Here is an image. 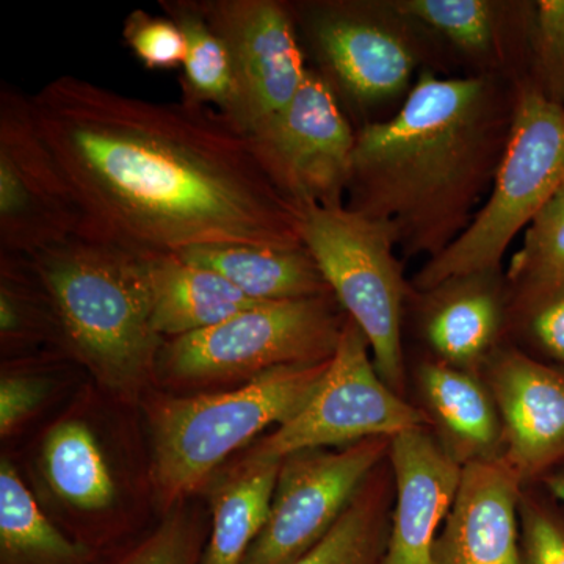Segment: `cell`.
Returning a JSON list of instances; mask_svg holds the SVG:
<instances>
[{
  "instance_id": "obj_28",
  "label": "cell",
  "mask_w": 564,
  "mask_h": 564,
  "mask_svg": "<svg viewBox=\"0 0 564 564\" xmlns=\"http://www.w3.org/2000/svg\"><path fill=\"white\" fill-rule=\"evenodd\" d=\"M122 36L147 68L174 69L184 65L187 43L176 22L169 17L133 10L126 18Z\"/></svg>"
},
{
  "instance_id": "obj_22",
  "label": "cell",
  "mask_w": 564,
  "mask_h": 564,
  "mask_svg": "<svg viewBox=\"0 0 564 564\" xmlns=\"http://www.w3.org/2000/svg\"><path fill=\"white\" fill-rule=\"evenodd\" d=\"M159 3L165 17L176 22L187 43L182 65V99L214 107L239 124V90L231 58L204 17L199 0H161Z\"/></svg>"
},
{
  "instance_id": "obj_29",
  "label": "cell",
  "mask_w": 564,
  "mask_h": 564,
  "mask_svg": "<svg viewBox=\"0 0 564 564\" xmlns=\"http://www.w3.org/2000/svg\"><path fill=\"white\" fill-rule=\"evenodd\" d=\"M519 524L524 564H564V514L555 500L522 492Z\"/></svg>"
},
{
  "instance_id": "obj_19",
  "label": "cell",
  "mask_w": 564,
  "mask_h": 564,
  "mask_svg": "<svg viewBox=\"0 0 564 564\" xmlns=\"http://www.w3.org/2000/svg\"><path fill=\"white\" fill-rule=\"evenodd\" d=\"M150 276L152 325L163 339L203 332L261 303L180 256L151 259Z\"/></svg>"
},
{
  "instance_id": "obj_18",
  "label": "cell",
  "mask_w": 564,
  "mask_h": 564,
  "mask_svg": "<svg viewBox=\"0 0 564 564\" xmlns=\"http://www.w3.org/2000/svg\"><path fill=\"white\" fill-rule=\"evenodd\" d=\"M180 258L220 274L254 302H291L333 293L306 247L226 245L195 248Z\"/></svg>"
},
{
  "instance_id": "obj_20",
  "label": "cell",
  "mask_w": 564,
  "mask_h": 564,
  "mask_svg": "<svg viewBox=\"0 0 564 564\" xmlns=\"http://www.w3.org/2000/svg\"><path fill=\"white\" fill-rule=\"evenodd\" d=\"M281 463L236 467L214 496V525L202 564H242L269 519Z\"/></svg>"
},
{
  "instance_id": "obj_10",
  "label": "cell",
  "mask_w": 564,
  "mask_h": 564,
  "mask_svg": "<svg viewBox=\"0 0 564 564\" xmlns=\"http://www.w3.org/2000/svg\"><path fill=\"white\" fill-rule=\"evenodd\" d=\"M77 231V214L33 120L31 95L0 85V248L32 256Z\"/></svg>"
},
{
  "instance_id": "obj_23",
  "label": "cell",
  "mask_w": 564,
  "mask_h": 564,
  "mask_svg": "<svg viewBox=\"0 0 564 564\" xmlns=\"http://www.w3.org/2000/svg\"><path fill=\"white\" fill-rule=\"evenodd\" d=\"M391 466L373 470L332 532L292 564H380L392 513Z\"/></svg>"
},
{
  "instance_id": "obj_1",
  "label": "cell",
  "mask_w": 564,
  "mask_h": 564,
  "mask_svg": "<svg viewBox=\"0 0 564 564\" xmlns=\"http://www.w3.org/2000/svg\"><path fill=\"white\" fill-rule=\"evenodd\" d=\"M33 120L84 237L139 256L204 247H304L303 204L258 140L214 107L155 102L62 76L31 95Z\"/></svg>"
},
{
  "instance_id": "obj_34",
  "label": "cell",
  "mask_w": 564,
  "mask_h": 564,
  "mask_svg": "<svg viewBox=\"0 0 564 564\" xmlns=\"http://www.w3.org/2000/svg\"><path fill=\"white\" fill-rule=\"evenodd\" d=\"M541 484L544 485L549 496L564 508V464L545 475Z\"/></svg>"
},
{
  "instance_id": "obj_6",
  "label": "cell",
  "mask_w": 564,
  "mask_h": 564,
  "mask_svg": "<svg viewBox=\"0 0 564 564\" xmlns=\"http://www.w3.org/2000/svg\"><path fill=\"white\" fill-rule=\"evenodd\" d=\"M300 236L326 284L366 336L386 384L404 393V284L389 226L345 204H304Z\"/></svg>"
},
{
  "instance_id": "obj_30",
  "label": "cell",
  "mask_w": 564,
  "mask_h": 564,
  "mask_svg": "<svg viewBox=\"0 0 564 564\" xmlns=\"http://www.w3.org/2000/svg\"><path fill=\"white\" fill-rule=\"evenodd\" d=\"M538 63L549 99L564 102V0H543L536 7Z\"/></svg>"
},
{
  "instance_id": "obj_11",
  "label": "cell",
  "mask_w": 564,
  "mask_h": 564,
  "mask_svg": "<svg viewBox=\"0 0 564 564\" xmlns=\"http://www.w3.org/2000/svg\"><path fill=\"white\" fill-rule=\"evenodd\" d=\"M199 7L231 58L240 128L258 135L291 104L310 73L292 9L278 0H199Z\"/></svg>"
},
{
  "instance_id": "obj_8",
  "label": "cell",
  "mask_w": 564,
  "mask_h": 564,
  "mask_svg": "<svg viewBox=\"0 0 564 564\" xmlns=\"http://www.w3.org/2000/svg\"><path fill=\"white\" fill-rule=\"evenodd\" d=\"M425 425L417 408L384 383L366 336L347 317L317 391L288 422L248 452L237 467L282 463L307 451L392 437Z\"/></svg>"
},
{
  "instance_id": "obj_27",
  "label": "cell",
  "mask_w": 564,
  "mask_h": 564,
  "mask_svg": "<svg viewBox=\"0 0 564 564\" xmlns=\"http://www.w3.org/2000/svg\"><path fill=\"white\" fill-rule=\"evenodd\" d=\"M397 9L440 32L459 50L484 54L492 46L496 20L491 3L484 0H406Z\"/></svg>"
},
{
  "instance_id": "obj_17",
  "label": "cell",
  "mask_w": 564,
  "mask_h": 564,
  "mask_svg": "<svg viewBox=\"0 0 564 564\" xmlns=\"http://www.w3.org/2000/svg\"><path fill=\"white\" fill-rule=\"evenodd\" d=\"M423 400L432 413L443 447L456 462L499 458L503 430L491 392L473 375L445 362H429L421 369Z\"/></svg>"
},
{
  "instance_id": "obj_21",
  "label": "cell",
  "mask_w": 564,
  "mask_h": 564,
  "mask_svg": "<svg viewBox=\"0 0 564 564\" xmlns=\"http://www.w3.org/2000/svg\"><path fill=\"white\" fill-rule=\"evenodd\" d=\"M484 280L477 276L448 284L454 289L436 304L426 322L433 350L458 369L484 359L499 334L502 307Z\"/></svg>"
},
{
  "instance_id": "obj_5",
  "label": "cell",
  "mask_w": 564,
  "mask_h": 564,
  "mask_svg": "<svg viewBox=\"0 0 564 564\" xmlns=\"http://www.w3.org/2000/svg\"><path fill=\"white\" fill-rule=\"evenodd\" d=\"M564 184V107L538 88L514 102L513 124L485 206L451 247L415 274L422 292L488 276L508 247Z\"/></svg>"
},
{
  "instance_id": "obj_3",
  "label": "cell",
  "mask_w": 564,
  "mask_h": 564,
  "mask_svg": "<svg viewBox=\"0 0 564 564\" xmlns=\"http://www.w3.org/2000/svg\"><path fill=\"white\" fill-rule=\"evenodd\" d=\"M29 259L66 348L117 391L144 383L165 345L152 325L150 261L79 236Z\"/></svg>"
},
{
  "instance_id": "obj_15",
  "label": "cell",
  "mask_w": 564,
  "mask_h": 564,
  "mask_svg": "<svg viewBox=\"0 0 564 564\" xmlns=\"http://www.w3.org/2000/svg\"><path fill=\"white\" fill-rule=\"evenodd\" d=\"M503 430V458L522 484L564 464V369L505 351L489 373Z\"/></svg>"
},
{
  "instance_id": "obj_32",
  "label": "cell",
  "mask_w": 564,
  "mask_h": 564,
  "mask_svg": "<svg viewBox=\"0 0 564 564\" xmlns=\"http://www.w3.org/2000/svg\"><path fill=\"white\" fill-rule=\"evenodd\" d=\"M534 343L564 369V284L521 300Z\"/></svg>"
},
{
  "instance_id": "obj_9",
  "label": "cell",
  "mask_w": 564,
  "mask_h": 564,
  "mask_svg": "<svg viewBox=\"0 0 564 564\" xmlns=\"http://www.w3.org/2000/svg\"><path fill=\"white\" fill-rule=\"evenodd\" d=\"M391 437L337 451L300 452L281 463L269 519L242 564H292L332 532L389 455Z\"/></svg>"
},
{
  "instance_id": "obj_7",
  "label": "cell",
  "mask_w": 564,
  "mask_h": 564,
  "mask_svg": "<svg viewBox=\"0 0 564 564\" xmlns=\"http://www.w3.org/2000/svg\"><path fill=\"white\" fill-rule=\"evenodd\" d=\"M337 304L333 293L256 304L212 328L163 345L162 372L180 381L229 380L329 361L347 322Z\"/></svg>"
},
{
  "instance_id": "obj_4",
  "label": "cell",
  "mask_w": 564,
  "mask_h": 564,
  "mask_svg": "<svg viewBox=\"0 0 564 564\" xmlns=\"http://www.w3.org/2000/svg\"><path fill=\"white\" fill-rule=\"evenodd\" d=\"M329 361L278 367L234 391L159 404L151 422V477L159 500L173 505L198 491L234 452L299 413L321 386Z\"/></svg>"
},
{
  "instance_id": "obj_12",
  "label": "cell",
  "mask_w": 564,
  "mask_h": 564,
  "mask_svg": "<svg viewBox=\"0 0 564 564\" xmlns=\"http://www.w3.org/2000/svg\"><path fill=\"white\" fill-rule=\"evenodd\" d=\"M270 169L300 204L337 206L350 184L356 132L329 82L310 70L284 111L258 135Z\"/></svg>"
},
{
  "instance_id": "obj_25",
  "label": "cell",
  "mask_w": 564,
  "mask_h": 564,
  "mask_svg": "<svg viewBox=\"0 0 564 564\" xmlns=\"http://www.w3.org/2000/svg\"><path fill=\"white\" fill-rule=\"evenodd\" d=\"M0 545L3 558L39 564L79 562L80 545L52 525L7 459L0 466Z\"/></svg>"
},
{
  "instance_id": "obj_24",
  "label": "cell",
  "mask_w": 564,
  "mask_h": 564,
  "mask_svg": "<svg viewBox=\"0 0 564 564\" xmlns=\"http://www.w3.org/2000/svg\"><path fill=\"white\" fill-rule=\"evenodd\" d=\"M43 466L52 491L66 503L84 511H101L113 503V477L85 423H58L47 433Z\"/></svg>"
},
{
  "instance_id": "obj_26",
  "label": "cell",
  "mask_w": 564,
  "mask_h": 564,
  "mask_svg": "<svg viewBox=\"0 0 564 564\" xmlns=\"http://www.w3.org/2000/svg\"><path fill=\"white\" fill-rule=\"evenodd\" d=\"M519 302L564 284V184L525 229L510 265Z\"/></svg>"
},
{
  "instance_id": "obj_31",
  "label": "cell",
  "mask_w": 564,
  "mask_h": 564,
  "mask_svg": "<svg viewBox=\"0 0 564 564\" xmlns=\"http://www.w3.org/2000/svg\"><path fill=\"white\" fill-rule=\"evenodd\" d=\"M118 564H195V536L184 516L174 514Z\"/></svg>"
},
{
  "instance_id": "obj_33",
  "label": "cell",
  "mask_w": 564,
  "mask_h": 564,
  "mask_svg": "<svg viewBox=\"0 0 564 564\" xmlns=\"http://www.w3.org/2000/svg\"><path fill=\"white\" fill-rule=\"evenodd\" d=\"M47 392L46 381L24 375H9L0 381V433L7 436L35 410Z\"/></svg>"
},
{
  "instance_id": "obj_2",
  "label": "cell",
  "mask_w": 564,
  "mask_h": 564,
  "mask_svg": "<svg viewBox=\"0 0 564 564\" xmlns=\"http://www.w3.org/2000/svg\"><path fill=\"white\" fill-rule=\"evenodd\" d=\"M513 115L485 77L421 74L402 109L356 132L347 206L389 226L408 258H436L491 188Z\"/></svg>"
},
{
  "instance_id": "obj_13",
  "label": "cell",
  "mask_w": 564,
  "mask_h": 564,
  "mask_svg": "<svg viewBox=\"0 0 564 564\" xmlns=\"http://www.w3.org/2000/svg\"><path fill=\"white\" fill-rule=\"evenodd\" d=\"M300 20L333 90L358 106L406 90L415 66L413 51L383 22L347 3L303 7Z\"/></svg>"
},
{
  "instance_id": "obj_14",
  "label": "cell",
  "mask_w": 564,
  "mask_h": 564,
  "mask_svg": "<svg viewBox=\"0 0 564 564\" xmlns=\"http://www.w3.org/2000/svg\"><path fill=\"white\" fill-rule=\"evenodd\" d=\"M388 459L395 503L380 564H436L434 545L455 502L463 466L425 425L393 436Z\"/></svg>"
},
{
  "instance_id": "obj_16",
  "label": "cell",
  "mask_w": 564,
  "mask_h": 564,
  "mask_svg": "<svg viewBox=\"0 0 564 564\" xmlns=\"http://www.w3.org/2000/svg\"><path fill=\"white\" fill-rule=\"evenodd\" d=\"M524 484L503 456L463 466L436 545V564H524L519 503Z\"/></svg>"
}]
</instances>
